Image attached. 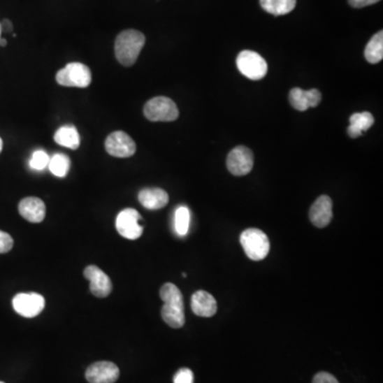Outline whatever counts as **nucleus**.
Returning a JSON list of instances; mask_svg holds the SVG:
<instances>
[{
  "instance_id": "32",
  "label": "nucleus",
  "mask_w": 383,
  "mask_h": 383,
  "mask_svg": "<svg viewBox=\"0 0 383 383\" xmlns=\"http://www.w3.org/2000/svg\"><path fill=\"white\" fill-rule=\"evenodd\" d=\"M1 24H0V38H1Z\"/></svg>"
},
{
  "instance_id": "13",
  "label": "nucleus",
  "mask_w": 383,
  "mask_h": 383,
  "mask_svg": "<svg viewBox=\"0 0 383 383\" xmlns=\"http://www.w3.org/2000/svg\"><path fill=\"white\" fill-rule=\"evenodd\" d=\"M333 213H332V201L327 195H321L310 208V221L315 227L325 228L331 222Z\"/></svg>"
},
{
  "instance_id": "25",
  "label": "nucleus",
  "mask_w": 383,
  "mask_h": 383,
  "mask_svg": "<svg viewBox=\"0 0 383 383\" xmlns=\"http://www.w3.org/2000/svg\"><path fill=\"white\" fill-rule=\"evenodd\" d=\"M174 383H194V374L189 368H181L174 376Z\"/></svg>"
},
{
  "instance_id": "14",
  "label": "nucleus",
  "mask_w": 383,
  "mask_h": 383,
  "mask_svg": "<svg viewBox=\"0 0 383 383\" xmlns=\"http://www.w3.org/2000/svg\"><path fill=\"white\" fill-rule=\"evenodd\" d=\"M291 105L297 111H307L309 108H315L321 103V94L319 89H313L309 91L295 87L291 89L290 96Z\"/></svg>"
},
{
  "instance_id": "22",
  "label": "nucleus",
  "mask_w": 383,
  "mask_h": 383,
  "mask_svg": "<svg viewBox=\"0 0 383 383\" xmlns=\"http://www.w3.org/2000/svg\"><path fill=\"white\" fill-rule=\"evenodd\" d=\"M48 167L55 176L64 178L68 173L69 167H71V160L66 154H56L52 158H50Z\"/></svg>"
},
{
  "instance_id": "26",
  "label": "nucleus",
  "mask_w": 383,
  "mask_h": 383,
  "mask_svg": "<svg viewBox=\"0 0 383 383\" xmlns=\"http://www.w3.org/2000/svg\"><path fill=\"white\" fill-rule=\"evenodd\" d=\"M13 247V238L7 232L0 230V254H7Z\"/></svg>"
},
{
  "instance_id": "11",
  "label": "nucleus",
  "mask_w": 383,
  "mask_h": 383,
  "mask_svg": "<svg viewBox=\"0 0 383 383\" xmlns=\"http://www.w3.org/2000/svg\"><path fill=\"white\" fill-rule=\"evenodd\" d=\"M85 277L89 280V290L94 296L105 298L111 294L112 282L106 273L95 266H89L85 270Z\"/></svg>"
},
{
  "instance_id": "8",
  "label": "nucleus",
  "mask_w": 383,
  "mask_h": 383,
  "mask_svg": "<svg viewBox=\"0 0 383 383\" xmlns=\"http://www.w3.org/2000/svg\"><path fill=\"white\" fill-rule=\"evenodd\" d=\"M15 312L32 319L38 317L45 308V298L38 293H20L12 301Z\"/></svg>"
},
{
  "instance_id": "20",
  "label": "nucleus",
  "mask_w": 383,
  "mask_h": 383,
  "mask_svg": "<svg viewBox=\"0 0 383 383\" xmlns=\"http://www.w3.org/2000/svg\"><path fill=\"white\" fill-rule=\"evenodd\" d=\"M260 5L273 15H285L296 7V0H260Z\"/></svg>"
},
{
  "instance_id": "4",
  "label": "nucleus",
  "mask_w": 383,
  "mask_h": 383,
  "mask_svg": "<svg viewBox=\"0 0 383 383\" xmlns=\"http://www.w3.org/2000/svg\"><path fill=\"white\" fill-rule=\"evenodd\" d=\"M144 115L150 122H173L178 118L179 110L172 99L159 96L146 103Z\"/></svg>"
},
{
  "instance_id": "19",
  "label": "nucleus",
  "mask_w": 383,
  "mask_h": 383,
  "mask_svg": "<svg viewBox=\"0 0 383 383\" xmlns=\"http://www.w3.org/2000/svg\"><path fill=\"white\" fill-rule=\"evenodd\" d=\"M54 138L57 144L71 150H78L80 146V136L74 126H63L57 130Z\"/></svg>"
},
{
  "instance_id": "18",
  "label": "nucleus",
  "mask_w": 383,
  "mask_h": 383,
  "mask_svg": "<svg viewBox=\"0 0 383 383\" xmlns=\"http://www.w3.org/2000/svg\"><path fill=\"white\" fill-rule=\"evenodd\" d=\"M349 122L350 125L347 128L348 136L352 138H356L374 125L375 118L370 112H362L352 114Z\"/></svg>"
},
{
  "instance_id": "1",
  "label": "nucleus",
  "mask_w": 383,
  "mask_h": 383,
  "mask_svg": "<svg viewBox=\"0 0 383 383\" xmlns=\"http://www.w3.org/2000/svg\"><path fill=\"white\" fill-rule=\"evenodd\" d=\"M163 305L161 310L163 321L170 327L178 329L185 323V305L180 290L173 283H165L160 290Z\"/></svg>"
},
{
  "instance_id": "24",
  "label": "nucleus",
  "mask_w": 383,
  "mask_h": 383,
  "mask_svg": "<svg viewBox=\"0 0 383 383\" xmlns=\"http://www.w3.org/2000/svg\"><path fill=\"white\" fill-rule=\"evenodd\" d=\"M50 160V156L46 154V152H44V150H36L32 154L31 159H30L29 165L32 170L43 171L45 167L48 166Z\"/></svg>"
},
{
  "instance_id": "23",
  "label": "nucleus",
  "mask_w": 383,
  "mask_h": 383,
  "mask_svg": "<svg viewBox=\"0 0 383 383\" xmlns=\"http://www.w3.org/2000/svg\"><path fill=\"white\" fill-rule=\"evenodd\" d=\"M191 214L189 210L185 205H181L175 212V231L178 236H187L189 232Z\"/></svg>"
},
{
  "instance_id": "29",
  "label": "nucleus",
  "mask_w": 383,
  "mask_h": 383,
  "mask_svg": "<svg viewBox=\"0 0 383 383\" xmlns=\"http://www.w3.org/2000/svg\"><path fill=\"white\" fill-rule=\"evenodd\" d=\"M1 24V31L5 32H12L13 30V26H12V22L9 20H3Z\"/></svg>"
},
{
  "instance_id": "9",
  "label": "nucleus",
  "mask_w": 383,
  "mask_h": 383,
  "mask_svg": "<svg viewBox=\"0 0 383 383\" xmlns=\"http://www.w3.org/2000/svg\"><path fill=\"white\" fill-rule=\"evenodd\" d=\"M227 167L234 176H245L254 167V154L250 148L238 146L228 154Z\"/></svg>"
},
{
  "instance_id": "33",
  "label": "nucleus",
  "mask_w": 383,
  "mask_h": 383,
  "mask_svg": "<svg viewBox=\"0 0 383 383\" xmlns=\"http://www.w3.org/2000/svg\"><path fill=\"white\" fill-rule=\"evenodd\" d=\"M0 383H5V382H3V381H0Z\"/></svg>"
},
{
  "instance_id": "3",
  "label": "nucleus",
  "mask_w": 383,
  "mask_h": 383,
  "mask_svg": "<svg viewBox=\"0 0 383 383\" xmlns=\"http://www.w3.org/2000/svg\"><path fill=\"white\" fill-rule=\"evenodd\" d=\"M240 242L244 252L252 260H263L270 252V243L268 236L262 230L256 228H250L242 232Z\"/></svg>"
},
{
  "instance_id": "21",
  "label": "nucleus",
  "mask_w": 383,
  "mask_h": 383,
  "mask_svg": "<svg viewBox=\"0 0 383 383\" xmlns=\"http://www.w3.org/2000/svg\"><path fill=\"white\" fill-rule=\"evenodd\" d=\"M366 60L372 64L380 62L383 58V32L379 31L370 38L364 52Z\"/></svg>"
},
{
  "instance_id": "7",
  "label": "nucleus",
  "mask_w": 383,
  "mask_h": 383,
  "mask_svg": "<svg viewBox=\"0 0 383 383\" xmlns=\"http://www.w3.org/2000/svg\"><path fill=\"white\" fill-rule=\"evenodd\" d=\"M142 221V217L136 210L125 209L120 212L116 217V229L123 238L136 240L142 236L144 230Z\"/></svg>"
},
{
  "instance_id": "31",
  "label": "nucleus",
  "mask_w": 383,
  "mask_h": 383,
  "mask_svg": "<svg viewBox=\"0 0 383 383\" xmlns=\"http://www.w3.org/2000/svg\"><path fill=\"white\" fill-rule=\"evenodd\" d=\"M3 140H1V138H0V152H1V150H3Z\"/></svg>"
},
{
  "instance_id": "2",
  "label": "nucleus",
  "mask_w": 383,
  "mask_h": 383,
  "mask_svg": "<svg viewBox=\"0 0 383 383\" xmlns=\"http://www.w3.org/2000/svg\"><path fill=\"white\" fill-rule=\"evenodd\" d=\"M145 36L138 30H125L118 34L114 47L118 62L124 66L133 65L145 45Z\"/></svg>"
},
{
  "instance_id": "15",
  "label": "nucleus",
  "mask_w": 383,
  "mask_h": 383,
  "mask_svg": "<svg viewBox=\"0 0 383 383\" xmlns=\"http://www.w3.org/2000/svg\"><path fill=\"white\" fill-rule=\"evenodd\" d=\"M18 211L30 223H41L46 215L45 203L38 197H26L22 199L18 205Z\"/></svg>"
},
{
  "instance_id": "28",
  "label": "nucleus",
  "mask_w": 383,
  "mask_h": 383,
  "mask_svg": "<svg viewBox=\"0 0 383 383\" xmlns=\"http://www.w3.org/2000/svg\"><path fill=\"white\" fill-rule=\"evenodd\" d=\"M380 0H348V3L354 8H364L379 3Z\"/></svg>"
},
{
  "instance_id": "6",
  "label": "nucleus",
  "mask_w": 383,
  "mask_h": 383,
  "mask_svg": "<svg viewBox=\"0 0 383 383\" xmlns=\"http://www.w3.org/2000/svg\"><path fill=\"white\" fill-rule=\"evenodd\" d=\"M236 66L241 74L252 80H260L268 74V63L260 55L252 50H243L236 58Z\"/></svg>"
},
{
  "instance_id": "12",
  "label": "nucleus",
  "mask_w": 383,
  "mask_h": 383,
  "mask_svg": "<svg viewBox=\"0 0 383 383\" xmlns=\"http://www.w3.org/2000/svg\"><path fill=\"white\" fill-rule=\"evenodd\" d=\"M120 377L116 364L109 361L96 362L87 368L85 378L89 383H114Z\"/></svg>"
},
{
  "instance_id": "10",
  "label": "nucleus",
  "mask_w": 383,
  "mask_h": 383,
  "mask_svg": "<svg viewBox=\"0 0 383 383\" xmlns=\"http://www.w3.org/2000/svg\"><path fill=\"white\" fill-rule=\"evenodd\" d=\"M106 150L115 158H130L136 154L134 140L123 131H115L108 136L105 143Z\"/></svg>"
},
{
  "instance_id": "30",
  "label": "nucleus",
  "mask_w": 383,
  "mask_h": 383,
  "mask_svg": "<svg viewBox=\"0 0 383 383\" xmlns=\"http://www.w3.org/2000/svg\"><path fill=\"white\" fill-rule=\"evenodd\" d=\"M0 46L1 47L7 46V40H6V38H0Z\"/></svg>"
},
{
  "instance_id": "16",
  "label": "nucleus",
  "mask_w": 383,
  "mask_h": 383,
  "mask_svg": "<svg viewBox=\"0 0 383 383\" xmlns=\"http://www.w3.org/2000/svg\"><path fill=\"white\" fill-rule=\"evenodd\" d=\"M191 307L197 317H212L217 312V303L210 293L197 291L191 298Z\"/></svg>"
},
{
  "instance_id": "27",
  "label": "nucleus",
  "mask_w": 383,
  "mask_h": 383,
  "mask_svg": "<svg viewBox=\"0 0 383 383\" xmlns=\"http://www.w3.org/2000/svg\"><path fill=\"white\" fill-rule=\"evenodd\" d=\"M313 383H339L337 378L329 373L321 372L315 375Z\"/></svg>"
},
{
  "instance_id": "5",
  "label": "nucleus",
  "mask_w": 383,
  "mask_h": 383,
  "mask_svg": "<svg viewBox=\"0 0 383 383\" xmlns=\"http://www.w3.org/2000/svg\"><path fill=\"white\" fill-rule=\"evenodd\" d=\"M57 82L63 87H85L91 85L92 74L89 67L82 63L73 62L60 69L56 76Z\"/></svg>"
},
{
  "instance_id": "17",
  "label": "nucleus",
  "mask_w": 383,
  "mask_h": 383,
  "mask_svg": "<svg viewBox=\"0 0 383 383\" xmlns=\"http://www.w3.org/2000/svg\"><path fill=\"white\" fill-rule=\"evenodd\" d=\"M168 194L159 187H148L138 193V201L143 207L148 210H159L168 203Z\"/></svg>"
}]
</instances>
